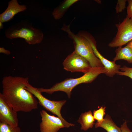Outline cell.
<instances>
[{"label": "cell", "instance_id": "cell-1", "mask_svg": "<svg viewBox=\"0 0 132 132\" xmlns=\"http://www.w3.org/2000/svg\"><path fill=\"white\" fill-rule=\"evenodd\" d=\"M28 77L11 76L2 79V94L8 104L17 112H29L38 108V102L25 89L29 83Z\"/></svg>", "mask_w": 132, "mask_h": 132}, {"label": "cell", "instance_id": "cell-2", "mask_svg": "<svg viewBox=\"0 0 132 132\" xmlns=\"http://www.w3.org/2000/svg\"><path fill=\"white\" fill-rule=\"evenodd\" d=\"M106 71L104 66L91 67L88 72L81 77L76 78H70L55 84L48 89L38 88L41 92L49 94L58 91H63L67 94L68 98H70L72 90L78 84L88 83L93 81L98 76L102 73L105 74Z\"/></svg>", "mask_w": 132, "mask_h": 132}, {"label": "cell", "instance_id": "cell-3", "mask_svg": "<svg viewBox=\"0 0 132 132\" xmlns=\"http://www.w3.org/2000/svg\"><path fill=\"white\" fill-rule=\"evenodd\" d=\"M5 33L8 38H23L30 44L40 43L43 37L41 30L33 27L28 23L23 22L17 23L9 27L5 30Z\"/></svg>", "mask_w": 132, "mask_h": 132}, {"label": "cell", "instance_id": "cell-4", "mask_svg": "<svg viewBox=\"0 0 132 132\" xmlns=\"http://www.w3.org/2000/svg\"><path fill=\"white\" fill-rule=\"evenodd\" d=\"M62 29L66 32L73 41L74 51L87 59L92 67L103 66L94 54L90 43L82 33L75 34L71 31L69 25H64Z\"/></svg>", "mask_w": 132, "mask_h": 132}, {"label": "cell", "instance_id": "cell-5", "mask_svg": "<svg viewBox=\"0 0 132 132\" xmlns=\"http://www.w3.org/2000/svg\"><path fill=\"white\" fill-rule=\"evenodd\" d=\"M25 89L32 93L38 100L39 104L47 110L57 115L61 120L65 128L73 127L75 124L67 122L62 117L61 110L66 102L65 100L59 101L50 100L44 96L38 88L34 87L29 83L26 85Z\"/></svg>", "mask_w": 132, "mask_h": 132}, {"label": "cell", "instance_id": "cell-6", "mask_svg": "<svg viewBox=\"0 0 132 132\" xmlns=\"http://www.w3.org/2000/svg\"><path fill=\"white\" fill-rule=\"evenodd\" d=\"M118 31L116 36L109 44V46L121 47L132 40V20L127 16L119 24L116 25Z\"/></svg>", "mask_w": 132, "mask_h": 132}, {"label": "cell", "instance_id": "cell-7", "mask_svg": "<svg viewBox=\"0 0 132 132\" xmlns=\"http://www.w3.org/2000/svg\"><path fill=\"white\" fill-rule=\"evenodd\" d=\"M64 68L72 72H79L86 73L92 67L88 61L75 51L69 55L64 61Z\"/></svg>", "mask_w": 132, "mask_h": 132}, {"label": "cell", "instance_id": "cell-8", "mask_svg": "<svg viewBox=\"0 0 132 132\" xmlns=\"http://www.w3.org/2000/svg\"><path fill=\"white\" fill-rule=\"evenodd\" d=\"M41 121L39 125L41 132H58L61 129L65 127L58 117L51 115L44 110L40 111Z\"/></svg>", "mask_w": 132, "mask_h": 132}, {"label": "cell", "instance_id": "cell-9", "mask_svg": "<svg viewBox=\"0 0 132 132\" xmlns=\"http://www.w3.org/2000/svg\"><path fill=\"white\" fill-rule=\"evenodd\" d=\"M17 112L6 101L1 93H0V122L13 127L18 126Z\"/></svg>", "mask_w": 132, "mask_h": 132}, {"label": "cell", "instance_id": "cell-10", "mask_svg": "<svg viewBox=\"0 0 132 132\" xmlns=\"http://www.w3.org/2000/svg\"><path fill=\"white\" fill-rule=\"evenodd\" d=\"M83 35L90 43L94 54L100 60L104 67L106 71L105 74L107 76L111 77L116 74H117L121 68V66L116 64L115 62L113 61H110L104 57L97 50L96 43L93 39L87 35L84 34Z\"/></svg>", "mask_w": 132, "mask_h": 132}, {"label": "cell", "instance_id": "cell-11", "mask_svg": "<svg viewBox=\"0 0 132 132\" xmlns=\"http://www.w3.org/2000/svg\"><path fill=\"white\" fill-rule=\"evenodd\" d=\"M8 3L6 10L0 14V21L2 23L10 20L15 15L27 9L26 5L19 4L17 0H11Z\"/></svg>", "mask_w": 132, "mask_h": 132}, {"label": "cell", "instance_id": "cell-12", "mask_svg": "<svg viewBox=\"0 0 132 132\" xmlns=\"http://www.w3.org/2000/svg\"><path fill=\"white\" fill-rule=\"evenodd\" d=\"M116 56L113 61L123 60L129 63H132V40L128 43L125 47H119L115 51Z\"/></svg>", "mask_w": 132, "mask_h": 132}, {"label": "cell", "instance_id": "cell-13", "mask_svg": "<svg viewBox=\"0 0 132 132\" xmlns=\"http://www.w3.org/2000/svg\"><path fill=\"white\" fill-rule=\"evenodd\" d=\"M77 122L80 124L81 129L84 131L92 128L95 124V119L90 110L82 113Z\"/></svg>", "mask_w": 132, "mask_h": 132}, {"label": "cell", "instance_id": "cell-14", "mask_svg": "<svg viewBox=\"0 0 132 132\" xmlns=\"http://www.w3.org/2000/svg\"><path fill=\"white\" fill-rule=\"evenodd\" d=\"M96 128H102L107 132H122L120 127H118L112 120L110 116L107 114L103 121L95 124Z\"/></svg>", "mask_w": 132, "mask_h": 132}, {"label": "cell", "instance_id": "cell-15", "mask_svg": "<svg viewBox=\"0 0 132 132\" xmlns=\"http://www.w3.org/2000/svg\"><path fill=\"white\" fill-rule=\"evenodd\" d=\"M78 1L77 0H65L58 7L54 9L52 13L54 18L55 19H60L70 7Z\"/></svg>", "mask_w": 132, "mask_h": 132}, {"label": "cell", "instance_id": "cell-16", "mask_svg": "<svg viewBox=\"0 0 132 132\" xmlns=\"http://www.w3.org/2000/svg\"><path fill=\"white\" fill-rule=\"evenodd\" d=\"M0 132H21L18 126L12 127L3 122H0Z\"/></svg>", "mask_w": 132, "mask_h": 132}, {"label": "cell", "instance_id": "cell-17", "mask_svg": "<svg viewBox=\"0 0 132 132\" xmlns=\"http://www.w3.org/2000/svg\"><path fill=\"white\" fill-rule=\"evenodd\" d=\"M106 107L102 106L97 110H94L93 112V116L95 120H97V123H100L104 120L103 117L105 114Z\"/></svg>", "mask_w": 132, "mask_h": 132}, {"label": "cell", "instance_id": "cell-18", "mask_svg": "<svg viewBox=\"0 0 132 132\" xmlns=\"http://www.w3.org/2000/svg\"><path fill=\"white\" fill-rule=\"evenodd\" d=\"M121 71H119L117 74L129 77L132 80V67H129L125 66L120 68Z\"/></svg>", "mask_w": 132, "mask_h": 132}, {"label": "cell", "instance_id": "cell-19", "mask_svg": "<svg viewBox=\"0 0 132 132\" xmlns=\"http://www.w3.org/2000/svg\"><path fill=\"white\" fill-rule=\"evenodd\" d=\"M127 0H118L116 9L117 13L121 12L126 8V2Z\"/></svg>", "mask_w": 132, "mask_h": 132}, {"label": "cell", "instance_id": "cell-20", "mask_svg": "<svg viewBox=\"0 0 132 132\" xmlns=\"http://www.w3.org/2000/svg\"><path fill=\"white\" fill-rule=\"evenodd\" d=\"M128 5L127 7V16L132 20V0H128Z\"/></svg>", "mask_w": 132, "mask_h": 132}, {"label": "cell", "instance_id": "cell-21", "mask_svg": "<svg viewBox=\"0 0 132 132\" xmlns=\"http://www.w3.org/2000/svg\"><path fill=\"white\" fill-rule=\"evenodd\" d=\"M120 128L122 132H132L128 127L126 121H125L121 125Z\"/></svg>", "mask_w": 132, "mask_h": 132}, {"label": "cell", "instance_id": "cell-22", "mask_svg": "<svg viewBox=\"0 0 132 132\" xmlns=\"http://www.w3.org/2000/svg\"><path fill=\"white\" fill-rule=\"evenodd\" d=\"M0 53L8 55L10 54L11 53V52L9 50L5 49L3 47H0Z\"/></svg>", "mask_w": 132, "mask_h": 132}, {"label": "cell", "instance_id": "cell-23", "mask_svg": "<svg viewBox=\"0 0 132 132\" xmlns=\"http://www.w3.org/2000/svg\"><path fill=\"white\" fill-rule=\"evenodd\" d=\"M3 23L0 21V29H2L3 27V25L2 24Z\"/></svg>", "mask_w": 132, "mask_h": 132}]
</instances>
